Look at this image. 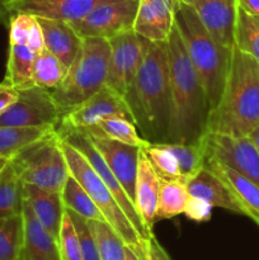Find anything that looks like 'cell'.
I'll list each match as a JSON object with an SVG mask.
<instances>
[{
	"label": "cell",
	"mask_w": 259,
	"mask_h": 260,
	"mask_svg": "<svg viewBox=\"0 0 259 260\" xmlns=\"http://www.w3.org/2000/svg\"><path fill=\"white\" fill-rule=\"evenodd\" d=\"M9 43L27 46L36 52L45 48L43 33L37 17L28 13H14L10 18Z\"/></svg>",
	"instance_id": "obj_30"
},
{
	"label": "cell",
	"mask_w": 259,
	"mask_h": 260,
	"mask_svg": "<svg viewBox=\"0 0 259 260\" xmlns=\"http://www.w3.org/2000/svg\"><path fill=\"white\" fill-rule=\"evenodd\" d=\"M23 200L27 201L41 225L58 241L61 222L65 213L61 193L50 192L23 183Z\"/></svg>",
	"instance_id": "obj_20"
},
{
	"label": "cell",
	"mask_w": 259,
	"mask_h": 260,
	"mask_svg": "<svg viewBox=\"0 0 259 260\" xmlns=\"http://www.w3.org/2000/svg\"><path fill=\"white\" fill-rule=\"evenodd\" d=\"M159 144H161L168 151L174 155L184 183L189 182L203 168L205 154L201 141L193 144H179V142H159Z\"/></svg>",
	"instance_id": "obj_31"
},
{
	"label": "cell",
	"mask_w": 259,
	"mask_h": 260,
	"mask_svg": "<svg viewBox=\"0 0 259 260\" xmlns=\"http://www.w3.org/2000/svg\"><path fill=\"white\" fill-rule=\"evenodd\" d=\"M8 162H9V160L4 159V157H0V173H2L3 169H4V168L7 167Z\"/></svg>",
	"instance_id": "obj_45"
},
{
	"label": "cell",
	"mask_w": 259,
	"mask_h": 260,
	"mask_svg": "<svg viewBox=\"0 0 259 260\" xmlns=\"http://www.w3.org/2000/svg\"><path fill=\"white\" fill-rule=\"evenodd\" d=\"M205 160H215L259 187V152L248 136L207 131L200 140Z\"/></svg>",
	"instance_id": "obj_9"
},
{
	"label": "cell",
	"mask_w": 259,
	"mask_h": 260,
	"mask_svg": "<svg viewBox=\"0 0 259 260\" xmlns=\"http://www.w3.org/2000/svg\"><path fill=\"white\" fill-rule=\"evenodd\" d=\"M187 188L192 197L201 198L213 207L225 208L244 216L243 207L228 184L205 167L187 183Z\"/></svg>",
	"instance_id": "obj_21"
},
{
	"label": "cell",
	"mask_w": 259,
	"mask_h": 260,
	"mask_svg": "<svg viewBox=\"0 0 259 260\" xmlns=\"http://www.w3.org/2000/svg\"><path fill=\"white\" fill-rule=\"evenodd\" d=\"M124 251H126V260H144L142 258H140V256L127 245L124 246Z\"/></svg>",
	"instance_id": "obj_44"
},
{
	"label": "cell",
	"mask_w": 259,
	"mask_h": 260,
	"mask_svg": "<svg viewBox=\"0 0 259 260\" xmlns=\"http://www.w3.org/2000/svg\"><path fill=\"white\" fill-rule=\"evenodd\" d=\"M84 132L88 135L96 151L102 155L109 169L113 172V174L123 187L124 192L134 202L140 147L114 141L93 128L86 129Z\"/></svg>",
	"instance_id": "obj_14"
},
{
	"label": "cell",
	"mask_w": 259,
	"mask_h": 260,
	"mask_svg": "<svg viewBox=\"0 0 259 260\" xmlns=\"http://www.w3.org/2000/svg\"><path fill=\"white\" fill-rule=\"evenodd\" d=\"M212 205L201 200V198L190 196L187 207H185L184 215L195 222H207L212 217Z\"/></svg>",
	"instance_id": "obj_39"
},
{
	"label": "cell",
	"mask_w": 259,
	"mask_h": 260,
	"mask_svg": "<svg viewBox=\"0 0 259 260\" xmlns=\"http://www.w3.org/2000/svg\"><path fill=\"white\" fill-rule=\"evenodd\" d=\"M61 196H62V202L66 210L73 211L74 213L88 221L106 222V218L102 215L90 196L88 194V192L71 174H69V178L66 179Z\"/></svg>",
	"instance_id": "obj_28"
},
{
	"label": "cell",
	"mask_w": 259,
	"mask_h": 260,
	"mask_svg": "<svg viewBox=\"0 0 259 260\" xmlns=\"http://www.w3.org/2000/svg\"><path fill=\"white\" fill-rule=\"evenodd\" d=\"M23 206V182L12 161L0 173V216L19 215Z\"/></svg>",
	"instance_id": "obj_27"
},
{
	"label": "cell",
	"mask_w": 259,
	"mask_h": 260,
	"mask_svg": "<svg viewBox=\"0 0 259 260\" xmlns=\"http://www.w3.org/2000/svg\"><path fill=\"white\" fill-rule=\"evenodd\" d=\"M140 0H101L81 20L71 23L81 37L111 38L132 30Z\"/></svg>",
	"instance_id": "obj_12"
},
{
	"label": "cell",
	"mask_w": 259,
	"mask_h": 260,
	"mask_svg": "<svg viewBox=\"0 0 259 260\" xmlns=\"http://www.w3.org/2000/svg\"><path fill=\"white\" fill-rule=\"evenodd\" d=\"M178 0H140L132 30L151 43L167 42L175 25Z\"/></svg>",
	"instance_id": "obj_15"
},
{
	"label": "cell",
	"mask_w": 259,
	"mask_h": 260,
	"mask_svg": "<svg viewBox=\"0 0 259 260\" xmlns=\"http://www.w3.org/2000/svg\"><path fill=\"white\" fill-rule=\"evenodd\" d=\"M142 151L146 154L147 159L151 162L152 168L157 173L161 179L164 180H182L179 165L177 159L170 151H168L161 144H151L146 142L141 147Z\"/></svg>",
	"instance_id": "obj_36"
},
{
	"label": "cell",
	"mask_w": 259,
	"mask_h": 260,
	"mask_svg": "<svg viewBox=\"0 0 259 260\" xmlns=\"http://www.w3.org/2000/svg\"><path fill=\"white\" fill-rule=\"evenodd\" d=\"M248 137H249V140L253 142V145L255 146V149L258 150V152H259V124L253 129V131L250 132V134L248 135Z\"/></svg>",
	"instance_id": "obj_43"
},
{
	"label": "cell",
	"mask_w": 259,
	"mask_h": 260,
	"mask_svg": "<svg viewBox=\"0 0 259 260\" xmlns=\"http://www.w3.org/2000/svg\"><path fill=\"white\" fill-rule=\"evenodd\" d=\"M88 223L98 246L99 259L126 260V244L108 223L101 221H88Z\"/></svg>",
	"instance_id": "obj_32"
},
{
	"label": "cell",
	"mask_w": 259,
	"mask_h": 260,
	"mask_svg": "<svg viewBox=\"0 0 259 260\" xmlns=\"http://www.w3.org/2000/svg\"><path fill=\"white\" fill-rule=\"evenodd\" d=\"M55 132L56 128L0 127V157L12 161L25 150Z\"/></svg>",
	"instance_id": "obj_24"
},
{
	"label": "cell",
	"mask_w": 259,
	"mask_h": 260,
	"mask_svg": "<svg viewBox=\"0 0 259 260\" xmlns=\"http://www.w3.org/2000/svg\"><path fill=\"white\" fill-rule=\"evenodd\" d=\"M146 253L147 260H172L169 254L167 253V250L163 248L160 241L157 240L156 236L154 235V233H152L151 235H150V238L147 239Z\"/></svg>",
	"instance_id": "obj_41"
},
{
	"label": "cell",
	"mask_w": 259,
	"mask_h": 260,
	"mask_svg": "<svg viewBox=\"0 0 259 260\" xmlns=\"http://www.w3.org/2000/svg\"><path fill=\"white\" fill-rule=\"evenodd\" d=\"M175 25L207 96L210 113L216 108L228 75L231 51L218 45L190 5L178 3Z\"/></svg>",
	"instance_id": "obj_4"
},
{
	"label": "cell",
	"mask_w": 259,
	"mask_h": 260,
	"mask_svg": "<svg viewBox=\"0 0 259 260\" xmlns=\"http://www.w3.org/2000/svg\"><path fill=\"white\" fill-rule=\"evenodd\" d=\"M19 260H23V259H22V258H20V259H19Z\"/></svg>",
	"instance_id": "obj_48"
},
{
	"label": "cell",
	"mask_w": 259,
	"mask_h": 260,
	"mask_svg": "<svg viewBox=\"0 0 259 260\" xmlns=\"http://www.w3.org/2000/svg\"><path fill=\"white\" fill-rule=\"evenodd\" d=\"M37 19L43 33L45 48L69 69L80 48L83 37L68 22L40 17H37Z\"/></svg>",
	"instance_id": "obj_22"
},
{
	"label": "cell",
	"mask_w": 259,
	"mask_h": 260,
	"mask_svg": "<svg viewBox=\"0 0 259 260\" xmlns=\"http://www.w3.org/2000/svg\"><path fill=\"white\" fill-rule=\"evenodd\" d=\"M189 197L190 194L188 192L187 183L182 180L161 179L156 221L169 220L179 215H184Z\"/></svg>",
	"instance_id": "obj_26"
},
{
	"label": "cell",
	"mask_w": 259,
	"mask_h": 260,
	"mask_svg": "<svg viewBox=\"0 0 259 260\" xmlns=\"http://www.w3.org/2000/svg\"><path fill=\"white\" fill-rule=\"evenodd\" d=\"M203 167L217 175L222 182L228 184L231 192L238 198L239 203L244 210V216L250 218L251 221L259 226V187L249 180L248 178L243 177L236 173L231 168L215 161V160H205Z\"/></svg>",
	"instance_id": "obj_23"
},
{
	"label": "cell",
	"mask_w": 259,
	"mask_h": 260,
	"mask_svg": "<svg viewBox=\"0 0 259 260\" xmlns=\"http://www.w3.org/2000/svg\"><path fill=\"white\" fill-rule=\"evenodd\" d=\"M56 132H57V135L60 136L61 140H63V141L68 142L69 145L75 147V149L78 150L89 162H90V165L94 168L96 174L102 178L104 184L108 187V189L111 190L112 194L114 196L116 201L118 202V205L121 206L122 210L124 211V213H126L127 217L130 218L132 225L135 226L137 233L141 235V238L144 239V240H147L152 233H149V231L145 229L144 223H142L141 218H140L139 213H137L136 208H135L134 202H132L131 198L127 196V193L124 192L123 187H122L121 183L118 182V179H117L116 175L113 174V172L109 169V167L107 165V162L104 161L102 155L96 151V149L94 147V145L91 144L88 135L84 131H80V129H56Z\"/></svg>",
	"instance_id": "obj_13"
},
{
	"label": "cell",
	"mask_w": 259,
	"mask_h": 260,
	"mask_svg": "<svg viewBox=\"0 0 259 260\" xmlns=\"http://www.w3.org/2000/svg\"><path fill=\"white\" fill-rule=\"evenodd\" d=\"M258 124L259 62L235 46L220 101L208 114L207 131L248 136Z\"/></svg>",
	"instance_id": "obj_3"
},
{
	"label": "cell",
	"mask_w": 259,
	"mask_h": 260,
	"mask_svg": "<svg viewBox=\"0 0 259 260\" xmlns=\"http://www.w3.org/2000/svg\"><path fill=\"white\" fill-rule=\"evenodd\" d=\"M18 99L0 114V127H37L57 129L62 118L52 91L30 85L19 89Z\"/></svg>",
	"instance_id": "obj_8"
},
{
	"label": "cell",
	"mask_w": 259,
	"mask_h": 260,
	"mask_svg": "<svg viewBox=\"0 0 259 260\" xmlns=\"http://www.w3.org/2000/svg\"><path fill=\"white\" fill-rule=\"evenodd\" d=\"M68 68L48 50L42 48L36 53L32 73L33 85L53 91L62 83Z\"/></svg>",
	"instance_id": "obj_29"
},
{
	"label": "cell",
	"mask_w": 259,
	"mask_h": 260,
	"mask_svg": "<svg viewBox=\"0 0 259 260\" xmlns=\"http://www.w3.org/2000/svg\"><path fill=\"white\" fill-rule=\"evenodd\" d=\"M18 95H19L18 89H15L14 86H12L4 80L0 83V114L4 113L17 101Z\"/></svg>",
	"instance_id": "obj_40"
},
{
	"label": "cell",
	"mask_w": 259,
	"mask_h": 260,
	"mask_svg": "<svg viewBox=\"0 0 259 260\" xmlns=\"http://www.w3.org/2000/svg\"><path fill=\"white\" fill-rule=\"evenodd\" d=\"M235 46L253 56L259 62V20L239 7L236 14Z\"/></svg>",
	"instance_id": "obj_34"
},
{
	"label": "cell",
	"mask_w": 259,
	"mask_h": 260,
	"mask_svg": "<svg viewBox=\"0 0 259 260\" xmlns=\"http://www.w3.org/2000/svg\"><path fill=\"white\" fill-rule=\"evenodd\" d=\"M109 57L111 46L107 38L83 37L65 79L52 91L62 113L85 102L106 86Z\"/></svg>",
	"instance_id": "obj_5"
},
{
	"label": "cell",
	"mask_w": 259,
	"mask_h": 260,
	"mask_svg": "<svg viewBox=\"0 0 259 260\" xmlns=\"http://www.w3.org/2000/svg\"><path fill=\"white\" fill-rule=\"evenodd\" d=\"M179 3H182V4H185V5H190V7H193V4L196 3V0H178Z\"/></svg>",
	"instance_id": "obj_46"
},
{
	"label": "cell",
	"mask_w": 259,
	"mask_h": 260,
	"mask_svg": "<svg viewBox=\"0 0 259 260\" xmlns=\"http://www.w3.org/2000/svg\"><path fill=\"white\" fill-rule=\"evenodd\" d=\"M91 129V128H90ZM93 129L98 131L103 136L122 144L131 145V146L142 147L146 144V140L141 137L137 131L136 124L127 118H109L101 122Z\"/></svg>",
	"instance_id": "obj_35"
},
{
	"label": "cell",
	"mask_w": 259,
	"mask_h": 260,
	"mask_svg": "<svg viewBox=\"0 0 259 260\" xmlns=\"http://www.w3.org/2000/svg\"><path fill=\"white\" fill-rule=\"evenodd\" d=\"M61 146L68 162L69 174L73 175L83 185L84 189L88 192L102 215L104 216L106 222L118 234L123 243L131 248L140 258L147 260V240H144L137 233L135 226L132 225L108 187L104 184L102 178L96 174L90 162L75 147L69 145L63 140H61Z\"/></svg>",
	"instance_id": "obj_6"
},
{
	"label": "cell",
	"mask_w": 259,
	"mask_h": 260,
	"mask_svg": "<svg viewBox=\"0 0 259 260\" xmlns=\"http://www.w3.org/2000/svg\"><path fill=\"white\" fill-rule=\"evenodd\" d=\"M236 3L244 12L259 20V0H236Z\"/></svg>",
	"instance_id": "obj_42"
},
{
	"label": "cell",
	"mask_w": 259,
	"mask_h": 260,
	"mask_svg": "<svg viewBox=\"0 0 259 260\" xmlns=\"http://www.w3.org/2000/svg\"><path fill=\"white\" fill-rule=\"evenodd\" d=\"M36 53V51L27 46L9 43L4 81L18 90L33 85L32 73Z\"/></svg>",
	"instance_id": "obj_25"
},
{
	"label": "cell",
	"mask_w": 259,
	"mask_h": 260,
	"mask_svg": "<svg viewBox=\"0 0 259 260\" xmlns=\"http://www.w3.org/2000/svg\"><path fill=\"white\" fill-rule=\"evenodd\" d=\"M5 218H8V217H2V216H0V225H2L3 222H4V220Z\"/></svg>",
	"instance_id": "obj_47"
},
{
	"label": "cell",
	"mask_w": 259,
	"mask_h": 260,
	"mask_svg": "<svg viewBox=\"0 0 259 260\" xmlns=\"http://www.w3.org/2000/svg\"><path fill=\"white\" fill-rule=\"evenodd\" d=\"M25 184L50 192H62L69 168L57 132L46 137L12 160Z\"/></svg>",
	"instance_id": "obj_7"
},
{
	"label": "cell",
	"mask_w": 259,
	"mask_h": 260,
	"mask_svg": "<svg viewBox=\"0 0 259 260\" xmlns=\"http://www.w3.org/2000/svg\"><path fill=\"white\" fill-rule=\"evenodd\" d=\"M108 42L111 57L106 85L124 96L151 42L134 30L113 36Z\"/></svg>",
	"instance_id": "obj_10"
},
{
	"label": "cell",
	"mask_w": 259,
	"mask_h": 260,
	"mask_svg": "<svg viewBox=\"0 0 259 260\" xmlns=\"http://www.w3.org/2000/svg\"><path fill=\"white\" fill-rule=\"evenodd\" d=\"M58 249L61 260H84L75 226L66 208L58 235Z\"/></svg>",
	"instance_id": "obj_37"
},
{
	"label": "cell",
	"mask_w": 259,
	"mask_h": 260,
	"mask_svg": "<svg viewBox=\"0 0 259 260\" xmlns=\"http://www.w3.org/2000/svg\"><path fill=\"white\" fill-rule=\"evenodd\" d=\"M23 260H61L58 241L43 228L23 200Z\"/></svg>",
	"instance_id": "obj_19"
},
{
	"label": "cell",
	"mask_w": 259,
	"mask_h": 260,
	"mask_svg": "<svg viewBox=\"0 0 259 260\" xmlns=\"http://www.w3.org/2000/svg\"><path fill=\"white\" fill-rule=\"evenodd\" d=\"M144 140L167 142L170 121V81L167 42L151 43L124 95Z\"/></svg>",
	"instance_id": "obj_2"
},
{
	"label": "cell",
	"mask_w": 259,
	"mask_h": 260,
	"mask_svg": "<svg viewBox=\"0 0 259 260\" xmlns=\"http://www.w3.org/2000/svg\"><path fill=\"white\" fill-rule=\"evenodd\" d=\"M193 9L213 40L228 51H233L238 14L236 0H196Z\"/></svg>",
	"instance_id": "obj_16"
},
{
	"label": "cell",
	"mask_w": 259,
	"mask_h": 260,
	"mask_svg": "<svg viewBox=\"0 0 259 260\" xmlns=\"http://www.w3.org/2000/svg\"><path fill=\"white\" fill-rule=\"evenodd\" d=\"M73 220L74 226H75L76 234H78L79 241H80L81 253H83L84 260H101L99 259L98 246H96L95 239H94L93 233L89 228L88 220H85L81 216L76 215L73 211L66 210Z\"/></svg>",
	"instance_id": "obj_38"
},
{
	"label": "cell",
	"mask_w": 259,
	"mask_h": 260,
	"mask_svg": "<svg viewBox=\"0 0 259 260\" xmlns=\"http://www.w3.org/2000/svg\"><path fill=\"white\" fill-rule=\"evenodd\" d=\"M101 0H8L13 13H28L46 19L75 23L91 12Z\"/></svg>",
	"instance_id": "obj_17"
},
{
	"label": "cell",
	"mask_w": 259,
	"mask_h": 260,
	"mask_svg": "<svg viewBox=\"0 0 259 260\" xmlns=\"http://www.w3.org/2000/svg\"><path fill=\"white\" fill-rule=\"evenodd\" d=\"M23 253V218L19 215L5 218L0 225V260H19Z\"/></svg>",
	"instance_id": "obj_33"
},
{
	"label": "cell",
	"mask_w": 259,
	"mask_h": 260,
	"mask_svg": "<svg viewBox=\"0 0 259 260\" xmlns=\"http://www.w3.org/2000/svg\"><path fill=\"white\" fill-rule=\"evenodd\" d=\"M160 183H161V178L157 175L150 160L147 159L146 154L140 147L137 175L136 182H135L134 205L145 229L149 233H152L154 225L156 223Z\"/></svg>",
	"instance_id": "obj_18"
},
{
	"label": "cell",
	"mask_w": 259,
	"mask_h": 260,
	"mask_svg": "<svg viewBox=\"0 0 259 260\" xmlns=\"http://www.w3.org/2000/svg\"><path fill=\"white\" fill-rule=\"evenodd\" d=\"M167 47L170 81V121L167 142H198L207 131L210 107L177 25L168 38Z\"/></svg>",
	"instance_id": "obj_1"
},
{
	"label": "cell",
	"mask_w": 259,
	"mask_h": 260,
	"mask_svg": "<svg viewBox=\"0 0 259 260\" xmlns=\"http://www.w3.org/2000/svg\"><path fill=\"white\" fill-rule=\"evenodd\" d=\"M118 117L134 122L124 96L119 95L106 85L85 102L63 113L57 129L86 131L96 127L106 119Z\"/></svg>",
	"instance_id": "obj_11"
}]
</instances>
